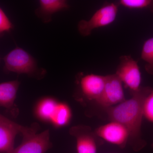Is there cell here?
I'll list each match as a JSON object with an SVG mask.
<instances>
[{
    "label": "cell",
    "mask_w": 153,
    "mask_h": 153,
    "mask_svg": "<svg viewBox=\"0 0 153 153\" xmlns=\"http://www.w3.org/2000/svg\"><path fill=\"white\" fill-rule=\"evenodd\" d=\"M152 90V88L149 86L141 87L138 91L132 93L131 98L108 110L111 120L119 123L128 130L130 143L136 152L146 144L141 137L143 107L146 97Z\"/></svg>",
    "instance_id": "1"
},
{
    "label": "cell",
    "mask_w": 153,
    "mask_h": 153,
    "mask_svg": "<svg viewBox=\"0 0 153 153\" xmlns=\"http://www.w3.org/2000/svg\"><path fill=\"white\" fill-rule=\"evenodd\" d=\"M52 147L49 130L23 136L21 144L9 153H45Z\"/></svg>",
    "instance_id": "6"
},
{
    "label": "cell",
    "mask_w": 153,
    "mask_h": 153,
    "mask_svg": "<svg viewBox=\"0 0 153 153\" xmlns=\"http://www.w3.org/2000/svg\"><path fill=\"white\" fill-rule=\"evenodd\" d=\"M118 10L117 5L115 3L104 5L89 20H82L78 22L77 30L79 34L87 37L90 36L94 29L110 25L115 20Z\"/></svg>",
    "instance_id": "3"
},
{
    "label": "cell",
    "mask_w": 153,
    "mask_h": 153,
    "mask_svg": "<svg viewBox=\"0 0 153 153\" xmlns=\"http://www.w3.org/2000/svg\"><path fill=\"white\" fill-rule=\"evenodd\" d=\"M115 74L131 93L138 91L141 87V73L139 66L131 55L120 57L119 64Z\"/></svg>",
    "instance_id": "4"
},
{
    "label": "cell",
    "mask_w": 153,
    "mask_h": 153,
    "mask_svg": "<svg viewBox=\"0 0 153 153\" xmlns=\"http://www.w3.org/2000/svg\"><path fill=\"white\" fill-rule=\"evenodd\" d=\"M95 134L105 141L122 148L125 147L129 137L125 127L115 121H111L97 128Z\"/></svg>",
    "instance_id": "7"
},
{
    "label": "cell",
    "mask_w": 153,
    "mask_h": 153,
    "mask_svg": "<svg viewBox=\"0 0 153 153\" xmlns=\"http://www.w3.org/2000/svg\"><path fill=\"white\" fill-rule=\"evenodd\" d=\"M71 135L76 139L77 153H97V146L93 134L86 126H78L71 128Z\"/></svg>",
    "instance_id": "9"
},
{
    "label": "cell",
    "mask_w": 153,
    "mask_h": 153,
    "mask_svg": "<svg viewBox=\"0 0 153 153\" xmlns=\"http://www.w3.org/2000/svg\"><path fill=\"white\" fill-rule=\"evenodd\" d=\"M22 132L11 126L0 123V153H9L14 149L16 137Z\"/></svg>",
    "instance_id": "13"
},
{
    "label": "cell",
    "mask_w": 153,
    "mask_h": 153,
    "mask_svg": "<svg viewBox=\"0 0 153 153\" xmlns=\"http://www.w3.org/2000/svg\"><path fill=\"white\" fill-rule=\"evenodd\" d=\"M14 28V25L5 12L0 7V37L9 33Z\"/></svg>",
    "instance_id": "19"
},
{
    "label": "cell",
    "mask_w": 153,
    "mask_h": 153,
    "mask_svg": "<svg viewBox=\"0 0 153 153\" xmlns=\"http://www.w3.org/2000/svg\"></svg>",
    "instance_id": "21"
},
{
    "label": "cell",
    "mask_w": 153,
    "mask_h": 153,
    "mask_svg": "<svg viewBox=\"0 0 153 153\" xmlns=\"http://www.w3.org/2000/svg\"><path fill=\"white\" fill-rule=\"evenodd\" d=\"M143 116L153 123V89L145 99L143 107Z\"/></svg>",
    "instance_id": "18"
},
{
    "label": "cell",
    "mask_w": 153,
    "mask_h": 153,
    "mask_svg": "<svg viewBox=\"0 0 153 153\" xmlns=\"http://www.w3.org/2000/svg\"><path fill=\"white\" fill-rule=\"evenodd\" d=\"M1 57H0V62H1Z\"/></svg>",
    "instance_id": "20"
},
{
    "label": "cell",
    "mask_w": 153,
    "mask_h": 153,
    "mask_svg": "<svg viewBox=\"0 0 153 153\" xmlns=\"http://www.w3.org/2000/svg\"><path fill=\"white\" fill-rule=\"evenodd\" d=\"M122 83L115 74L106 75L104 88L96 102L102 106L110 108L125 101Z\"/></svg>",
    "instance_id": "5"
},
{
    "label": "cell",
    "mask_w": 153,
    "mask_h": 153,
    "mask_svg": "<svg viewBox=\"0 0 153 153\" xmlns=\"http://www.w3.org/2000/svg\"><path fill=\"white\" fill-rule=\"evenodd\" d=\"M59 103V102L53 97H43L37 102L35 109V114L41 120L51 123Z\"/></svg>",
    "instance_id": "12"
},
{
    "label": "cell",
    "mask_w": 153,
    "mask_h": 153,
    "mask_svg": "<svg viewBox=\"0 0 153 153\" xmlns=\"http://www.w3.org/2000/svg\"><path fill=\"white\" fill-rule=\"evenodd\" d=\"M20 84L18 80L0 83V107L6 108L14 116L19 113L15 102Z\"/></svg>",
    "instance_id": "10"
},
{
    "label": "cell",
    "mask_w": 153,
    "mask_h": 153,
    "mask_svg": "<svg viewBox=\"0 0 153 153\" xmlns=\"http://www.w3.org/2000/svg\"><path fill=\"white\" fill-rule=\"evenodd\" d=\"M141 58L145 62L146 71L148 74L153 75V37L149 38L144 43Z\"/></svg>",
    "instance_id": "15"
},
{
    "label": "cell",
    "mask_w": 153,
    "mask_h": 153,
    "mask_svg": "<svg viewBox=\"0 0 153 153\" xmlns=\"http://www.w3.org/2000/svg\"><path fill=\"white\" fill-rule=\"evenodd\" d=\"M39 3L35 14L44 23L51 22L54 14L69 7L68 2L66 0H40Z\"/></svg>",
    "instance_id": "11"
},
{
    "label": "cell",
    "mask_w": 153,
    "mask_h": 153,
    "mask_svg": "<svg viewBox=\"0 0 153 153\" xmlns=\"http://www.w3.org/2000/svg\"><path fill=\"white\" fill-rule=\"evenodd\" d=\"M71 108L68 105L59 102L51 123L57 127L64 126L67 125L71 120Z\"/></svg>",
    "instance_id": "14"
},
{
    "label": "cell",
    "mask_w": 153,
    "mask_h": 153,
    "mask_svg": "<svg viewBox=\"0 0 153 153\" xmlns=\"http://www.w3.org/2000/svg\"><path fill=\"white\" fill-rule=\"evenodd\" d=\"M0 123L7 125L18 129L22 132V136L27 134L33 132V131H36L38 128L37 124L33 125L30 127L24 126L14 122L13 121L10 120L1 114H0Z\"/></svg>",
    "instance_id": "17"
},
{
    "label": "cell",
    "mask_w": 153,
    "mask_h": 153,
    "mask_svg": "<svg viewBox=\"0 0 153 153\" xmlns=\"http://www.w3.org/2000/svg\"><path fill=\"white\" fill-rule=\"evenodd\" d=\"M80 76L78 85L80 94L88 100L95 101L102 93L106 76L91 74Z\"/></svg>",
    "instance_id": "8"
},
{
    "label": "cell",
    "mask_w": 153,
    "mask_h": 153,
    "mask_svg": "<svg viewBox=\"0 0 153 153\" xmlns=\"http://www.w3.org/2000/svg\"><path fill=\"white\" fill-rule=\"evenodd\" d=\"M4 70L7 73L25 74L36 79L44 78L46 69L39 67L35 58L25 49L19 47L11 50L3 58Z\"/></svg>",
    "instance_id": "2"
},
{
    "label": "cell",
    "mask_w": 153,
    "mask_h": 153,
    "mask_svg": "<svg viewBox=\"0 0 153 153\" xmlns=\"http://www.w3.org/2000/svg\"><path fill=\"white\" fill-rule=\"evenodd\" d=\"M120 4L132 10H146L153 13V0H120Z\"/></svg>",
    "instance_id": "16"
}]
</instances>
